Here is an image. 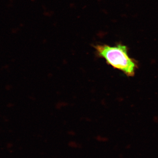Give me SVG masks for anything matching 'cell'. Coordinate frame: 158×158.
<instances>
[{
    "label": "cell",
    "mask_w": 158,
    "mask_h": 158,
    "mask_svg": "<svg viewBox=\"0 0 158 158\" xmlns=\"http://www.w3.org/2000/svg\"><path fill=\"white\" fill-rule=\"evenodd\" d=\"M97 55L106 60L113 68L121 71L128 77H133L137 68L136 61L128 54L127 47L118 44L114 46L98 44L94 46Z\"/></svg>",
    "instance_id": "1"
}]
</instances>
